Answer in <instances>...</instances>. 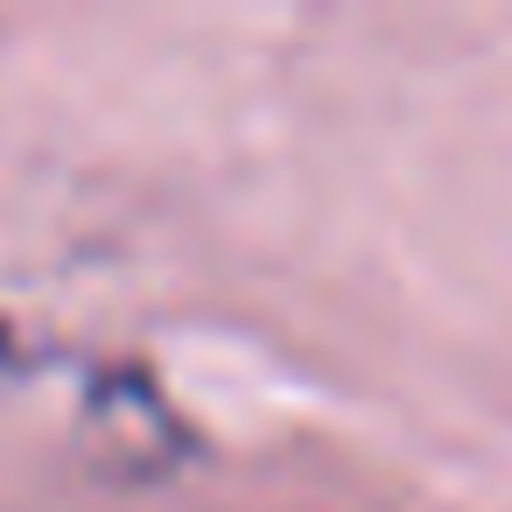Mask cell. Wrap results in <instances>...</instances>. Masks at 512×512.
Segmentation results:
<instances>
[{"mask_svg":"<svg viewBox=\"0 0 512 512\" xmlns=\"http://www.w3.org/2000/svg\"><path fill=\"white\" fill-rule=\"evenodd\" d=\"M0 358H8V323H0Z\"/></svg>","mask_w":512,"mask_h":512,"instance_id":"obj_1","label":"cell"}]
</instances>
